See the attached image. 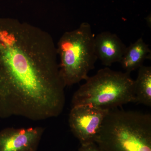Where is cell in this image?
<instances>
[{
    "label": "cell",
    "instance_id": "6da1fadb",
    "mask_svg": "<svg viewBox=\"0 0 151 151\" xmlns=\"http://www.w3.org/2000/svg\"><path fill=\"white\" fill-rule=\"evenodd\" d=\"M56 46L51 35L17 19L0 18V119L43 121L65 103Z\"/></svg>",
    "mask_w": 151,
    "mask_h": 151
},
{
    "label": "cell",
    "instance_id": "7a4b0ae2",
    "mask_svg": "<svg viewBox=\"0 0 151 151\" xmlns=\"http://www.w3.org/2000/svg\"><path fill=\"white\" fill-rule=\"evenodd\" d=\"M95 143L102 151H151V114L110 110Z\"/></svg>",
    "mask_w": 151,
    "mask_h": 151
},
{
    "label": "cell",
    "instance_id": "3957f363",
    "mask_svg": "<svg viewBox=\"0 0 151 151\" xmlns=\"http://www.w3.org/2000/svg\"><path fill=\"white\" fill-rule=\"evenodd\" d=\"M134 101V80L130 73L106 67L88 77L73 94L71 106L91 105L110 111Z\"/></svg>",
    "mask_w": 151,
    "mask_h": 151
},
{
    "label": "cell",
    "instance_id": "277c9868",
    "mask_svg": "<svg viewBox=\"0 0 151 151\" xmlns=\"http://www.w3.org/2000/svg\"><path fill=\"white\" fill-rule=\"evenodd\" d=\"M94 36L91 26L82 23L79 27L63 33L56 46L60 57L59 71L65 86L88 78L97 60L94 50Z\"/></svg>",
    "mask_w": 151,
    "mask_h": 151
},
{
    "label": "cell",
    "instance_id": "5b68a950",
    "mask_svg": "<svg viewBox=\"0 0 151 151\" xmlns=\"http://www.w3.org/2000/svg\"><path fill=\"white\" fill-rule=\"evenodd\" d=\"M109 111L91 105L72 107L68 118L69 126L81 145L95 143Z\"/></svg>",
    "mask_w": 151,
    "mask_h": 151
},
{
    "label": "cell",
    "instance_id": "8992f818",
    "mask_svg": "<svg viewBox=\"0 0 151 151\" xmlns=\"http://www.w3.org/2000/svg\"><path fill=\"white\" fill-rule=\"evenodd\" d=\"M45 130L40 127L3 129L0 131V151H37Z\"/></svg>",
    "mask_w": 151,
    "mask_h": 151
},
{
    "label": "cell",
    "instance_id": "52a82bcc",
    "mask_svg": "<svg viewBox=\"0 0 151 151\" xmlns=\"http://www.w3.org/2000/svg\"><path fill=\"white\" fill-rule=\"evenodd\" d=\"M94 44L97 59L108 67L120 63L127 47L117 35L108 31L95 36Z\"/></svg>",
    "mask_w": 151,
    "mask_h": 151
},
{
    "label": "cell",
    "instance_id": "ba28073f",
    "mask_svg": "<svg viewBox=\"0 0 151 151\" xmlns=\"http://www.w3.org/2000/svg\"><path fill=\"white\" fill-rule=\"evenodd\" d=\"M151 50L142 37L127 47L120 62L125 72H131L143 65L146 59H151Z\"/></svg>",
    "mask_w": 151,
    "mask_h": 151
},
{
    "label": "cell",
    "instance_id": "9c48e42d",
    "mask_svg": "<svg viewBox=\"0 0 151 151\" xmlns=\"http://www.w3.org/2000/svg\"><path fill=\"white\" fill-rule=\"evenodd\" d=\"M134 103L151 106V67L142 65L134 80Z\"/></svg>",
    "mask_w": 151,
    "mask_h": 151
},
{
    "label": "cell",
    "instance_id": "30bf717a",
    "mask_svg": "<svg viewBox=\"0 0 151 151\" xmlns=\"http://www.w3.org/2000/svg\"><path fill=\"white\" fill-rule=\"evenodd\" d=\"M78 151H102L95 143L81 145Z\"/></svg>",
    "mask_w": 151,
    "mask_h": 151
}]
</instances>
